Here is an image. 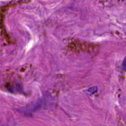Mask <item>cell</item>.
<instances>
[{
  "mask_svg": "<svg viewBox=\"0 0 126 126\" xmlns=\"http://www.w3.org/2000/svg\"></svg>",
  "mask_w": 126,
  "mask_h": 126,
  "instance_id": "obj_2",
  "label": "cell"
},
{
  "mask_svg": "<svg viewBox=\"0 0 126 126\" xmlns=\"http://www.w3.org/2000/svg\"><path fill=\"white\" fill-rule=\"evenodd\" d=\"M123 69L124 70H126V57H125V59H124V61H123Z\"/></svg>",
  "mask_w": 126,
  "mask_h": 126,
  "instance_id": "obj_1",
  "label": "cell"
}]
</instances>
